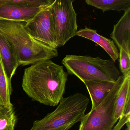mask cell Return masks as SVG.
Wrapping results in <instances>:
<instances>
[{"label":"cell","mask_w":130,"mask_h":130,"mask_svg":"<svg viewBox=\"0 0 130 130\" xmlns=\"http://www.w3.org/2000/svg\"><path fill=\"white\" fill-rule=\"evenodd\" d=\"M126 124H127V128L126 130H130V122H128Z\"/></svg>","instance_id":"obj_20"},{"label":"cell","mask_w":130,"mask_h":130,"mask_svg":"<svg viewBox=\"0 0 130 130\" xmlns=\"http://www.w3.org/2000/svg\"><path fill=\"white\" fill-rule=\"evenodd\" d=\"M76 36L86 38L96 43L106 51L114 61L116 62L119 58V51L113 41L98 34L97 30L85 26L84 29H80L77 31Z\"/></svg>","instance_id":"obj_10"},{"label":"cell","mask_w":130,"mask_h":130,"mask_svg":"<svg viewBox=\"0 0 130 130\" xmlns=\"http://www.w3.org/2000/svg\"><path fill=\"white\" fill-rule=\"evenodd\" d=\"M124 78L121 75L100 104L85 115L79 130H112L117 121L114 117L115 103Z\"/></svg>","instance_id":"obj_5"},{"label":"cell","mask_w":130,"mask_h":130,"mask_svg":"<svg viewBox=\"0 0 130 130\" xmlns=\"http://www.w3.org/2000/svg\"><path fill=\"white\" fill-rule=\"evenodd\" d=\"M115 82L105 80L85 81L83 82L91 100L92 109L95 108L100 104L113 87Z\"/></svg>","instance_id":"obj_11"},{"label":"cell","mask_w":130,"mask_h":130,"mask_svg":"<svg viewBox=\"0 0 130 130\" xmlns=\"http://www.w3.org/2000/svg\"><path fill=\"white\" fill-rule=\"evenodd\" d=\"M110 36L119 50L123 49L130 56V8L114 25Z\"/></svg>","instance_id":"obj_9"},{"label":"cell","mask_w":130,"mask_h":130,"mask_svg":"<svg viewBox=\"0 0 130 130\" xmlns=\"http://www.w3.org/2000/svg\"><path fill=\"white\" fill-rule=\"evenodd\" d=\"M41 10L24 27L32 37L52 48H58L51 6Z\"/></svg>","instance_id":"obj_7"},{"label":"cell","mask_w":130,"mask_h":130,"mask_svg":"<svg viewBox=\"0 0 130 130\" xmlns=\"http://www.w3.org/2000/svg\"><path fill=\"white\" fill-rule=\"evenodd\" d=\"M4 107H3V106H2V105H1V103H0V110H1V109H2Z\"/></svg>","instance_id":"obj_21"},{"label":"cell","mask_w":130,"mask_h":130,"mask_svg":"<svg viewBox=\"0 0 130 130\" xmlns=\"http://www.w3.org/2000/svg\"><path fill=\"white\" fill-rule=\"evenodd\" d=\"M130 99L126 102L124 110L119 118V122L112 130H121L125 124L130 122Z\"/></svg>","instance_id":"obj_19"},{"label":"cell","mask_w":130,"mask_h":130,"mask_svg":"<svg viewBox=\"0 0 130 130\" xmlns=\"http://www.w3.org/2000/svg\"><path fill=\"white\" fill-rule=\"evenodd\" d=\"M53 1V0H0V4L8 2H13L44 8L51 5Z\"/></svg>","instance_id":"obj_17"},{"label":"cell","mask_w":130,"mask_h":130,"mask_svg":"<svg viewBox=\"0 0 130 130\" xmlns=\"http://www.w3.org/2000/svg\"><path fill=\"white\" fill-rule=\"evenodd\" d=\"M17 120L13 108L4 107L0 110V130H14Z\"/></svg>","instance_id":"obj_16"},{"label":"cell","mask_w":130,"mask_h":130,"mask_svg":"<svg viewBox=\"0 0 130 130\" xmlns=\"http://www.w3.org/2000/svg\"><path fill=\"white\" fill-rule=\"evenodd\" d=\"M85 2L103 12L110 10L125 11L130 8V0H85Z\"/></svg>","instance_id":"obj_15"},{"label":"cell","mask_w":130,"mask_h":130,"mask_svg":"<svg viewBox=\"0 0 130 130\" xmlns=\"http://www.w3.org/2000/svg\"><path fill=\"white\" fill-rule=\"evenodd\" d=\"M25 24L0 20V33L12 47L19 66L31 65L57 57V49L34 39L25 29Z\"/></svg>","instance_id":"obj_2"},{"label":"cell","mask_w":130,"mask_h":130,"mask_svg":"<svg viewBox=\"0 0 130 130\" xmlns=\"http://www.w3.org/2000/svg\"><path fill=\"white\" fill-rule=\"evenodd\" d=\"M74 1L54 0L50 5L58 47L63 46L76 36L78 26Z\"/></svg>","instance_id":"obj_6"},{"label":"cell","mask_w":130,"mask_h":130,"mask_svg":"<svg viewBox=\"0 0 130 130\" xmlns=\"http://www.w3.org/2000/svg\"><path fill=\"white\" fill-rule=\"evenodd\" d=\"M67 79L63 66L46 60L25 69L22 87L32 101L54 107L63 98Z\"/></svg>","instance_id":"obj_1"},{"label":"cell","mask_w":130,"mask_h":130,"mask_svg":"<svg viewBox=\"0 0 130 130\" xmlns=\"http://www.w3.org/2000/svg\"><path fill=\"white\" fill-rule=\"evenodd\" d=\"M0 57L8 77L11 80L19 66L17 58L12 47L0 33Z\"/></svg>","instance_id":"obj_12"},{"label":"cell","mask_w":130,"mask_h":130,"mask_svg":"<svg viewBox=\"0 0 130 130\" xmlns=\"http://www.w3.org/2000/svg\"><path fill=\"white\" fill-rule=\"evenodd\" d=\"M12 92L11 80L7 75L0 57V103L2 106L9 109L13 108L10 101Z\"/></svg>","instance_id":"obj_13"},{"label":"cell","mask_w":130,"mask_h":130,"mask_svg":"<svg viewBox=\"0 0 130 130\" xmlns=\"http://www.w3.org/2000/svg\"><path fill=\"white\" fill-rule=\"evenodd\" d=\"M43 9L13 2L2 3L0 4V20L27 23L33 20Z\"/></svg>","instance_id":"obj_8"},{"label":"cell","mask_w":130,"mask_h":130,"mask_svg":"<svg viewBox=\"0 0 130 130\" xmlns=\"http://www.w3.org/2000/svg\"><path fill=\"white\" fill-rule=\"evenodd\" d=\"M89 103L88 98L81 93L63 98L55 110L34 121L30 130H69L81 121Z\"/></svg>","instance_id":"obj_3"},{"label":"cell","mask_w":130,"mask_h":130,"mask_svg":"<svg viewBox=\"0 0 130 130\" xmlns=\"http://www.w3.org/2000/svg\"><path fill=\"white\" fill-rule=\"evenodd\" d=\"M120 67L123 75L130 74V56L123 49L119 52Z\"/></svg>","instance_id":"obj_18"},{"label":"cell","mask_w":130,"mask_h":130,"mask_svg":"<svg viewBox=\"0 0 130 130\" xmlns=\"http://www.w3.org/2000/svg\"><path fill=\"white\" fill-rule=\"evenodd\" d=\"M62 63L69 74L76 76L83 82L92 80L116 82L121 75L116 62L112 59L66 55Z\"/></svg>","instance_id":"obj_4"},{"label":"cell","mask_w":130,"mask_h":130,"mask_svg":"<svg viewBox=\"0 0 130 130\" xmlns=\"http://www.w3.org/2000/svg\"><path fill=\"white\" fill-rule=\"evenodd\" d=\"M124 75V78L115 103L114 117L117 121L121 116L127 101L130 99V74Z\"/></svg>","instance_id":"obj_14"}]
</instances>
